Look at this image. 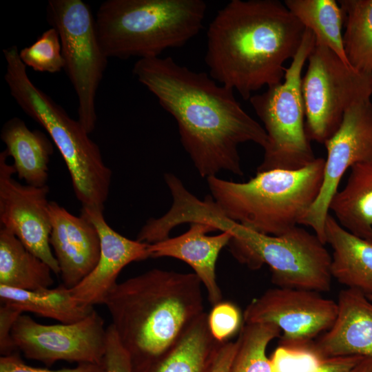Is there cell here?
I'll use <instances>...</instances> for the list:
<instances>
[{"instance_id": "obj_16", "label": "cell", "mask_w": 372, "mask_h": 372, "mask_svg": "<svg viewBox=\"0 0 372 372\" xmlns=\"http://www.w3.org/2000/svg\"><path fill=\"white\" fill-rule=\"evenodd\" d=\"M50 244L59 263L63 285H77L96 266L100 255V238L85 216H74L55 201H50Z\"/></svg>"}, {"instance_id": "obj_36", "label": "cell", "mask_w": 372, "mask_h": 372, "mask_svg": "<svg viewBox=\"0 0 372 372\" xmlns=\"http://www.w3.org/2000/svg\"><path fill=\"white\" fill-rule=\"evenodd\" d=\"M350 372H372V358L364 357Z\"/></svg>"}, {"instance_id": "obj_1", "label": "cell", "mask_w": 372, "mask_h": 372, "mask_svg": "<svg viewBox=\"0 0 372 372\" xmlns=\"http://www.w3.org/2000/svg\"><path fill=\"white\" fill-rule=\"evenodd\" d=\"M133 73L176 120L180 143L202 177L223 170L242 176L238 146H267L264 127L242 109L233 90L209 74L171 56L138 59Z\"/></svg>"}, {"instance_id": "obj_8", "label": "cell", "mask_w": 372, "mask_h": 372, "mask_svg": "<svg viewBox=\"0 0 372 372\" xmlns=\"http://www.w3.org/2000/svg\"><path fill=\"white\" fill-rule=\"evenodd\" d=\"M315 41L313 33L306 28L297 54L285 68L284 80L249 99L267 135L256 172L300 169L316 158L306 132L301 87L303 66Z\"/></svg>"}, {"instance_id": "obj_20", "label": "cell", "mask_w": 372, "mask_h": 372, "mask_svg": "<svg viewBox=\"0 0 372 372\" xmlns=\"http://www.w3.org/2000/svg\"><path fill=\"white\" fill-rule=\"evenodd\" d=\"M0 136L8 156L13 159L12 165L18 178L29 185H47L48 165L54 145L52 140L41 131L30 130L18 117L3 124Z\"/></svg>"}, {"instance_id": "obj_30", "label": "cell", "mask_w": 372, "mask_h": 372, "mask_svg": "<svg viewBox=\"0 0 372 372\" xmlns=\"http://www.w3.org/2000/svg\"><path fill=\"white\" fill-rule=\"evenodd\" d=\"M242 316L239 309L232 302L221 301L213 306L208 313V324L211 335L217 341H228L240 329Z\"/></svg>"}, {"instance_id": "obj_9", "label": "cell", "mask_w": 372, "mask_h": 372, "mask_svg": "<svg viewBox=\"0 0 372 372\" xmlns=\"http://www.w3.org/2000/svg\"><path fill=\"white\" fill-rule=\"evenodd\" d=\"M307 61L301 85L305 128L310 141L324 144L338 130L353 103L371 98L372 74L354 70L317 41Z\"/></svg>"}, {"instance_id": "obj_7", "label": "cell", "mask_w": 372, "mask_h": 372, "mask_svg": "<svg viewBox=\"0 0 372 372\" xmlns=\"http://www.w3.org/2000/svg\"><path fill=\"white\" fill-rule=\"evenodd\" d=\"M198 218L231 235L228 245L240 263L251 269L267 265L278 287L330 290L331 256L316 234L298 226L279 236L261 234L227 217L214 201L202 205Z\"/></svg>"}, {"instance_id": "obj_24", "label": "cell", "mask_w": 372, "mask_h": 372, "mask_svg": "<svg viewBox=\"0 0 372 372\" xmlns=\"http://www.w3.org/2000/svg\"><path fill=\"white\" fill-rule=\"evenodd\" d=\"M1 303L14 307L22 313L28 311L38 316L73 323L87 316L93 307L78 302L70 289L61 285L58 287L37 290H23L0 285Z\"/></svg>"}, {"instance_id": "obj_18", "label": "cell", "mask_w": 372, "mask_h": 372, "mask_svg": "<svg viewBox=\"0 0 372 372\" xmlns=\"http://www.w3.org/2000/svg\"><path fill=\"white\" fill-rule=\"evenodd\" d=\"M332 327L314 341L321 356L372 358V302L362 292L347 288L338 296Z\"/></svg>"}, {"instance_id": "obj_19", "label": "cell", "mask_w": 372, "mask_h": 372, "mask_svg": "<svg viewBox=\"0 0 372 372\" xmlns=\"http://www.w3.org/2000/svg\"><path fill=\"white\" fill-rule=\"evenodd\" d=\"M324 231L326 243L333 249L332 277L349 289L372 296V243L348 231L329 214Z\"/></svg>"}, {"instance_id": "obj_31", "label": "cell", "mask_w": 372, "mask_h": 372, "mask_svg": "<svg viewBox=\"0 0 372 372\" xmlns=\"http://www.w3.org/2000/svg\"><path fill=\"white\" fill-rule=\"evenodd\" d=\"M103 364L105 372H133L131 357L120 342L112 324L107 328L106 351Z\"/></svg>"}, {"instance_id": "obj_4", "label": "cell", "mask_w": 372, "mask_h": 372, "mask_svg": "<svg viewBox=\"0 0 372 372\" xmlns=\"http://www.w3.org/2000/svg\"><path fill=\"white\" fill-rule=\"evenodd\" d=\"M325 160L296 170L256 172L244 183L207 178L211 196L229 218L261 234L281 235L300 224L317 198Z\"/></svg>"}, {"instance_id": "obj_2", "label": "cell", "mask_w": 372, "mask_h": 372, "mask_svg": "<svg viewBox=\"0 0 372 372\" xmlns=\"http://www.w3.org/2000/svg\"><path fill=\"white\" fill-rule=\"evenodd\" d=\"M304 25L277 0H232L207 31L209 76L249 99L264 86L280 83L285 62L297 54Z\"/></svg>"}, {"instance_id": "obj_26", "label": "cell", "mask_w": 372, "mask_h": 372, "mask_svg": "<svg viewBox=\"0 0 372 372\" xmlns=\"http://www.w3.org/2000/svg\"><path fill=\"white\" fill-rule=\"evenodd\" d=\"M344 16L343 43L350 65L372 74V0H340Z\"/></svg>"}, {"instance_id": "obj_13", "label": "cell", "mask_w": 372, "mask_h": 372, "mask_svg": "<svg viewBox=\"0 0 372 372\" xmlns=\"http://www.w3.org/2000/svg\"><path fill=\"white\" fill-rule=\"evenodd\" d=\"M338 313V304L319 292L276 287L254 299L245 308L244 323H271L283 333L279 344L307 343L328 331Z\"/></svg>"}, {"instance_id": "obj_23", "label": "cell", "mask_w": 372, "mask_h": 372, "mask_svg": "<svg viewBox=\"0 0 372 372\" xmlns=\"http://www.w3.org/2000/svg\"><path fill=\"white\" fill-rule=\"evenodd\" d=\"M52 272L12 232L0 228V285L23 290L50 288L54 283Z\"/></svg>"}, {"instance_id": "obj_33", "label": "cell", "mask_w": 372, "mask_h": 372, "mask_svg": "<svg viewBox=\"0 0 372 372\" xmlns=\"http://www.w3.org/2000/svg\"><path fill=\"white\" fill-rule=\"evenodd\" d=\"M22 313L14 307L1 303L0 352L3 355L12 354L17 349L11 333L14 323Z\"/></svg>"}, {"instance_id": "obj_11", "label": "cell", "mask_w": 372, "mask_h": 372, "mask_svg": "<svg viewBox=\"0 0 372 372\" xmlns=\"http://www.w3.org/2000/svg\"><path fill=\"white\" fill-rule=\"evenodd\" d=\"M11 335L26 358L48 366L60 360L102 364L106 351L107 329L94 309L79 321L57 324H43L22 313Z\"/></svg>"}, {"instance_id": "obj_35", "label": "cell", "mask_w": 372, "mask_h": 372, "mask_svg": "<svg viewBox=\"0 0 372 372\" xmlns=\"http://www.w3.org/2000/svg\"><path fill=\"white\" fill-rule=\"evenodd\" d=\"M363 358L360 355L324 358L314 372H350Z\"/></svg>"}, {"instance_id": "obj_29", "label": "cell", "mask_w": 372, "mask_h": 372, "mask_svg": "<svg viewBox=\"0 0 372 372\" xmlns=\"http://www.w3.org/2000/svg\"><path fill=\"white\" fill-rule=\"evenodd\" d=\"M322 360L313 340L279 344L270 357L272 372H314Z\"/></svg>"}, {"instance_id": "obj_5", "label": "cell", "mask_w": 372, "mask_h": 372, "mask_svg": "<svg viewBox=\"0 0 372 372\" xmlns=\"http://www.w3.org/2000/svg\"><path fill=\"white\" fill-rule=\"evenodd\" d=\"M19 50H3L6 63L5 81L21 109L42 126L58 148L70 175L74 192L82 207L104 209L112 171L100 149L78 120L40 90L29 78Z\"/></svg>"}, {"instance_id": "obj_27", "label": "cell", "mask_w": 372, "mask_h": 372, "mask_svg": "<svg viewBox=\"0 0 372 372\" xmlns=\"http://www.w3.org/2000/svg\"><path fill=\"white\" fill-rule=\"evenodd\" d=\"M280 331L271 323H244L230 372H272L266 351L270 342L280 336Z\"/></svg>"}, {"instance_id": "obj_10", "label": "cell", "mask_w": 372, "mask_h": 372, "mask_svg": "<svg viewBox=\"0 0 372 372\" xmlns=\"http://www.w3.org/2000/svg\"><path fill=\"white\" fill-rule=\"evenodd\" d=\"M48 19L59 35L65 70L78 99V121L90 134L97 116L95 99L107 63L95 17L81 0H50Z\"/></svg>"}, {"instance_id": "obj_25", "label": "cell", "mask_w": 372, "mask_h": 372, "mask_svg": "<svg viewBox=\"0 0 372 372\" xmlns=\"http://www.w3.org/2000/svg\"><path fill=\"white\" fill-rule=\"evenodd\" d=\"M289 11L324 45L350 65L344 48V12L335 0H286Z\"/></svg>"}, {"instance_id": "obj_34", "label": "cell", "mask_w": 372, "mask_h": 372, "mask_svg": "<svg viewBox=\"0 0 372 372\" xmlns=\"http://www.w3.org/2000/svg\"><path fill=\"white\" fill-rule=\"evenodd\" d=\"M238 342H220L212 355L205 372H230Z\"/></svg>"}, {"instance_id": "obj_28", "label": "cell", "mask_w": 372, "mask_h": 372, "mask_svg": "<svg viewBox=\"0 0 372 372\" xmlns=\"http://www.w3.org/2000/svg\"><path fill=\"white\" fill-rule=\"evenodd\" d=\"M25 66L42 72L55 73L65 68L61 43L57 30H45L32 45L19 51Z\"/></svg>"}, {"instance_id": "obj_6", "label": "cell", "mask_w": 372, "mask_h": 372, "mask_svg": "<svg viewBox=\"0 0 372 372\" xmlns=\"http://www.w3.org/2000/svg\"><path fill=\"white\" fill-rule=\"evenodd\" d=\"M206 10L203 0H107L95 17L97 35L107 58L156 57L196 36Z\"/></svg>"}, {"instance_id": "obj_14", "label": "cell", "mask_w": 372, "mask_h": 372, "mask_svg": "<svg viewBox=\"0 0 372 372\" xmlns=\"http://www.w3.org/2000/svg\"><path fill=\"white\" fill-rule=\"evenodd\" d=\"M4 149L0 153V225L12 232L33 254L45 262L56 275L59 263L50 244L51 221L49 187L23 185Z\"/></svg>"}, {"instance_id": "obj_37", "label": "cell", "mask_w": 372, "mask_h": 372, "mask_svg": "<svg viewBox=\"0 0 372 372\" xmlns=\"http://www.w3.org/2000/svg\"><path fill=\"white\" fill-rule=\"evenodd\" d=\"M366 297L371 302H372V296H366Z\"/></svg>"}, {"instance_id": "obj_22", "label": "cell", "mask_w": 372, "mask_h": 372, "mask_svg": "<svg viewBox=\"0 0 372 372\" xmlns=\"http://www.w3.org/2000/svg\"><path fill=\"white\" fill-rule=\"evenodd\" d=\"M330 211L343 228L372 243V163L351 167L346 185L331 201Z\"/></svg>"}, {"instance_id": "obj_12", "label": "cell", "mask_w": 372, "mask_h": 372, "mask_svg": "<svg viewBox=\"0 0 372 372\" xmlns=\"http://www.w3.org/2000/svg\"><path fill=\"white\" fill-rule=\"evenodd\" d=\"M323 179L315 202L299 225L311 227L326 244L325 221L329 205L338 191L346 171L357 163H372V103L364 99L353 103L344 112L335 133L324 143Z\"/></svg>"}, {"instance_id": "obj_21", "label": "cell", "mask_w": 372, "mask_h": 372, "mask_svg": "<svg viewBox=\"0 0 372 372\" xmlns=\"http://www.w3.org/2000/svg\"><path fill=\"white\" fill-rule=\"evenodd\" d=\"M220 343L209 330L208 313L203 312L163 355L136 372H205Z\"/></svg>"}, {"instance_id": "obj_32", "label": "cell", "mask_w": 372, "mask_h": 372, "mask_svg": "<svg viewBox=\"0 0 372 372\" xmlns=\"http://www.w3.org/2000/svg\"><path fill=\"white\" fill-rule=\"evenodd\" d=\"M0 372H105L103 364L80 363L73 368L58 370L38 368L26 364L17 353L0 358Z\"/></svg>"}, {"instance_id": "obj_15", "label": "cell", "mask_w": 372, "mask_h": 372, "mask_svg": "<svg viewBox=\"0 0 372 372\" xmlns=\"http://www.w3.org/2000/svg\"><path fill=\"white\" fill-rule=\"evenodd\" d=\"M81 214L87 218L99 232L100 255L92 271L70 290L78 302L94 307L95 304H103L125 266L150 258L149 244L129 239L116 232L106 222L103 210L82 207Z\"/></svg>"}, {"instance_id": "obj_3", "label": "cell", "mask_w": 372, "mask_h": 372, "mask_svg": "<svg viewBox=\"0 0 372 372\" xmlns=\"http://www.w3.org/2000/svg\"><path fill=\"white\" fill-rule=\"evenodd\" d=\"M202 283L194 273L153 269L117 283L105 304L133 372L163 355L204 311Z\"/></svg>"}, {"instance_id": "obj_17", "label": "cell", "mask_w": 372, "mask_h": 372, "mask_svg": "<svg viewBox=\"0 0 372 372\" xmlns=\"http://www.w3.org/2000/svg\"><path fill=\"white\" fill-rule=\"evenodd\" d=\"M189 224V229L184 234L149 245L150 258H174L189 265L205 288L208 300L214 306L221 302L223 297L216 281V262L231 236L227 231L208 236L207 233L216 231L212 226L198 222Z\"/></svg>"}]
</instances>
